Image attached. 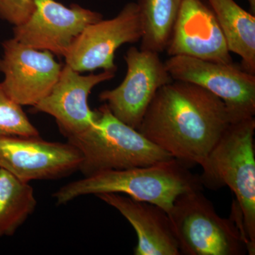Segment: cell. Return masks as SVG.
Returning a JSON list of instances; mask_svg holds the SVG:
<instances>
[{"label": "cell", "mask_w": 255, "mask_h": 255, "mask_svg": "<svg viewBox=\"0 0 255 255\" xmlns=\"http://www.w3.org/2000/svg\"><path fill=\"white\" fill-rule=\"evenodd\" d=\"M231 123L219 97L195 84L173 80L156 92L137 130L190 167L202 165Z\"/></svg>", "instance_id": "cell-1"}, {"label": "cell", "mask_w": 255, "mask_h": 255, "mask_svg": "<svg viewBox=\"0 0 255 255\" xmlns=\"http://www.w3.org/2000/svg\"><path fill=\"white\" fill-rule=\"evenodd\" d=\"M199 176L175 158L134 168L107 170L68 183L53 194L58 205L86 195L117 193L162 208L168 214L176 199L201 189Z\"/></svg>", "instance_id": "cell-2"}, {"label": "cell", "mask_w": 255, "mask_h": 255, "mask_svg": "<svg viewBox=\"0 0 255 255\" xmlns=\"http://www.w3.org/2000/svg\"><path fill=\"white\" fill-rule=\"evenodd\" d=\"M255 117L230 124L201 165L199 177L202 186H227L234 193L232 212L250 255H255Z\"/></svg>", "instance_id": "cell-3"}, {"label": "cell", "mask_w": 255, "mask_h": 255, "mask_svg": "<svg viewBox=\"0 0 255 255\" xmlns=\"http://www.w3.org/2000/svg\"><path fill=\"white\" fill-rule=\"evenodd\" d=\"M97 121L82 133L68 137L81 152L84 177L107 170L144 167L174 158L138 130L114 117L106 104L96 110Z\"/></svg>", "instance_id": "cell-4"}, {"label": "cell", "mask_w": 255, "mask_h": 255, "mask_svg": "<svg viewBox=\"0 0 255 255\" xmlns=\"http://www.w3.org/2000/svg\"><path fill=\"white\" fill-rule=\"evenodd\" d=\"M181 255H243L246 241L231 215L223 219L197 189L184 193L168 213Z\"/></svg>", "instance_id": "cell-5"}, {"label": "cell", "mask_w": 255, "mask_h": 255, "mask_svg": "<svg viewBox=\"0 0 255 255\" xmlns=\"http://www.w3.org/2000/svg\"><path fill=\"white\" fill-rule=\"evenodd\" d=\"M164 65L172 80L195 84L221 99L232 123L255 117V75L241 65L184 55L171 56Z\"/></svg>", "instance_id": "cell-6"}, {"label": "cell", "mask_w": 255, "mask_h": 255, "mask_svg": "<svg viewBox=\"0 0 255 255\" xmlns=\"http://www.w3.org/2000/svg\"><path fill=\"white\" fill-rule=\"evenodd\" d=\"M143 26L136 2H129L115 17L92 23L74 40L64 58L79 73L97 69L117 71L115 53L126 43H137Z\"/></svg>", "instance_id": "cell-7"}, {"label": "cell", "mask_w": 255, "mask_h": 255, "mask_svg": "<svg viewBox=\"0 0 255 255\" xmlns=\"http://www.w3.org/2000/svg\"><path fill=\"white\" fill-rule=\"evenodd\" d=\"M124 60L127 71L123 82L101 92L99 98L114 117L137 130L156 92L173 80L159 53L131 47Z\"/></svg>", "instance_id": "cell-8"}, {"label": "cell", "mask_w": 255, "mask_h": 255, "mask_svg": "<svg viewBox=\"0 0 255 255\" xmlns=\"http://www.w3.org/2000/svg\"><path fill=\"white\" fill-rule=\"evenodd\" d=\"M80 150L70 142L47 141L40 136H0V168L19 180H48L79 170Z\"/></svg>", "instance_id": "cell-9"}, {"label": "cell", "mask_w": 255, "mask_h": 255, "mask_svg": "<svg viewBox=\"0 0 255 255\" xmlns=\"http://www.w3.org/2000/svg\"><path fill=\"white\" fill-rule=\"evenodd\" d=\"M34 9L25 22L13 26V38L25 46L65 57L74 40L89 25L100 21L97 11L55 0H33Z\"/></svg>", "instance_id": "cell-10"}, {"label": "cell", "mask_w": 255, "mask_h": 255, "mask_svg": "<svg viewBox=\"0 0 255 255\" xmlns=\"http://www.w3.org/2000/svg\"><path fill=\"white\" fill-rule=\"evenodd\" d=\"M1 47V86L16 104L33 107L51 91L63 65L55 60L53 53L25 46L14 38L5 40Z\"/></svg>", "instance_id": "cell-11"}, {"label": "cell", "mask_w": 255, "mask_h": 255, "mask_svg": "<svg viewBox=\"0 0 255 255\" xmlns=\"http://www.w3.org/2000/svg\"><path fill=\"white\" fill-rule=\"evenodd\" d=\"M116 73L104 70L82 75L65 64L51 91L32 109L34 112L53 117L67 138L79 135L93 127L97 121L96 111L89 106L92 90L99 84L113 79Z\"/></svg>", "instance_id": "cell-12"}, {"label": "cell", "mask_w": 255, "mask_h": 255, "mask_svg": "<svg viewBox=\"0 0 255 255\" xmlns=\"http://www.w3.org/2000/svg\"><path fill=\"white\" fill-rule=\"evenodd\" d=\"M165 51L169 56L233 62L216 15L204 0H182Z\"/></svg>", "instance_id": "cell-13"}, {"label": "cell", "mask_w": 255, "mask_h": 255, "mask_svg": "<svg viewBox=\"0 0 255 255\" xmlns=\"http://www.w3.org/2000/svg\"><path fill=\"white\" fill-rule=\"evenodd\" d=\"M96 196L117 209L135 229L137 244L134 255H181L168 214L162 208L117 193Z\"/></svg>", "instance_id": "cell-14"}, {"label": "cell", "mask_w": 255, "mask_h": 255, "mask_svg": "<svg viewBox=\"0 0 255 255\" xmlns=\"http://www.w3.org/2000/svg\"><path fill=\"white\" fill-rule=\"evenodd\" d=\"M231 53L242 58V68L255 75V17L234 0H207Z\"/></svg>", "instance_id": "cell-15"}, {"label": "cell", "mask_w": 255, "mask_h": 255, "mask_svg": "<svg viewBox=\"0 0 255 255\" xmlns=\"http://www.w3.org/2000/svg\"><path fill=\"white\" fill-rule=\"evenodd\" d=\"M36 205L29 183L0 168V238L13 236L33 214Z\"/></svg>", "instance_id": "cell-16"}, {"label": "cell", "mask_w": 255, "mask_h": 255, "mask_svg": "<svg viewBox=\"0 0 255 255\" xmlns=\"http://www.w3.org/2000/svg\"><path fill=\"white\" fill-rule=\"evenodd\" d=\"M182 0H137L143 26L140 50L165 51Z\"/></svg>", "instance_id": "cell-17"}, {"label": "cell", "mask_w": 255, "mask_h": 255, "mask_svg": "<svg viewBox=\"0 0 255 255\" xmlns=\"http://www.w3.org/2000/svg\"><path fill=\"white\" fill-rule=\"evenodd\" d=\"M40 136L22 107L6 95L0 82V136Z\"/></svg>", "instance_id": "cell-18"}, {"label": "cell", "mask_w": 255, "mask_h": 255, "mask_svg": "<svg viewBox=\"0 0 255 255\" xmlns=\"http://www.w3.org/2000/svg\"><path fill=\"white\" fill-rule=\"evenodd\" d=\"M33 9V0H0V18L13 26L25 22Z\"/></svg>", "instance_id": "cell-19"}, {"label": "cell", "mask_w": 255, "mask_h": 255, "mask_svg": "<svg viewBox=\"0 0 255 255\" xmlns=\"http://www.w3.org/2000/svg\"><path fill=\"white\" fill-rule=\"evenodd\" d=\"M250 5H251V10L253 14L255 13V0H248Z\"/></svg>", "instance_id": "cell-20"}]
</instances>
